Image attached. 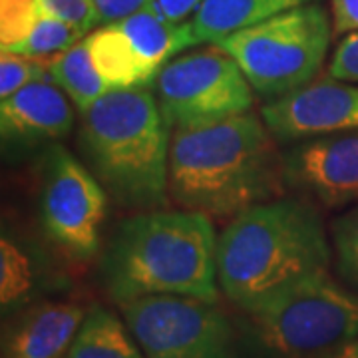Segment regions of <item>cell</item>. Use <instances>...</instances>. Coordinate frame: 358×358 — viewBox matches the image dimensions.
Returning <instances> with one entry per match:
<instances>
[{"label": "cell", "instance_id": "28", "mask_svg": "<svg viewBox=\"0 0 358 358\" xmlns=\"http://www.w3.org/2000/svg\"><path fill=\"white\" fill-rule=\"evenodd\" d=\"M322 358H358V336L345 343L343 346H338L333 352L324 355Z\"/></svg>", "mask_w": 358, "mask_h": 358}, {"label": "cell", "instance_id": "20", "mask_svg": "<svg viewBox=\"0 0 358 358\" xmlns=\"http://www.w3.org/2000/svg\"><path fill=\"white\" fill-rule=\"evenodd\" d=\"M50 80V60L26 58L13 52L0 56V98H8L28 84Z\"/></svg>", "mask_w": 358, "mask_h": 358}, {"label": "cell", "instance_id": "10", "mask_svg": "<svg viewBox=\"0 0 358 358\" xmlns=\"http://www.w3.org/2000/svg\"><path fill=\"white\" fill-rule=\"evenodd\" d=\"M261 115L275 140L282 143H301L357 131L358 84L322 78L282 98L271 100Z\"/></svg>", "mask_w": 358, "mask_h": 358}, {"label": "cell", "instance_id": "11", "mask_svg": "<svg viewBox=\"0 0 358 358\" xmlns=\"http://www.w3.org/2000/svg\"><path fill=\"white\" fill-rule=\"evenodd\" d=\"M285 162V181L327 207L358 201V129L293 145Z\"/></svg>", "mask_w": 358, "mask_h": 358}, {"label": "cell", "instance_id": "8", "mask_svg": "<svg viewBox=\"0 0 358 358\" xmlns=\"http://www.w3.org/2000/svg\"><path fill=\"white\" fill-rule=\"evenodd\" d=\"M145 358H239L229 317L195 296L155 294L120 305Z\"/></svg>", "mask_w": 358, "mask_h": 358}, {"label": "cell", "instance_id": "15", "mask_svg": "<svg viewBox=\"0 0 358 358\" xmlns=\"http://www.w3.org/2000/svg\"><path fill=\"white\" fill-rule=\"evenodd\" d=\"M84 42L88 46L92 62L110 90L148 88L155 84V78L143 68L126 36L114 22L92 30Z\"/></svg>", "mask_w": 358, "mask_h": 358}, {"label": "cell", "instance_id": "19", "mask_svg": "<svg viewBox=\"0 0 358 358\" xmlns=\"http://www.w3.org/2000/svg\"><path fill=\"white\" fill-rule=\"evenodd\" d=\"M86 36L74 28V26L66 24L62 20L50 18L46 14H40L36 24L32 26V30L28 32L22 42H18L10 50L13 54H20L26 58H40V60H52L56 56H60L62 52L70 50L72 46H76L80 40Z\"/></svg>", "mask_w": 358, "mask_h": 358}, {"label": "cell", "instance_id": "4", "mask_svg": "<svg viewBox=\"0 0 358 358\" xmlns=\"http://www.w3.org/2000/svg\"><path fill=\"white\" fill-rule=\"evenodd\" d=\"M169 140L150 90H112L82 114L80 143L92 173L131 209L164 207L169 192Z\"/></svg>", "mask_w": 358, "mask_h": 358}, {"label": "cell", "instance_id": "9", "mask_svg": "<svg viewBox=\"0 0 358 358\" xmlns=\"http://www.w3.org/2000/svg\"><path fill=\"white\" fill-rule=\"evenodd\" d=\"M106 207L100 179L66 148H50L42 167L40 221L52 241L78 259L94 257Z\"/></svg>", "mask_w": 358, "mask_h": 358}, {"label": "cell", "instance_id": "1", "mask_svg": "<svg viewBox=\"0 0 358 358\" xmlns=\"http://www.w3.org/2000/svg\"><path fill=\"white\" fill-rule=\"evenodd\" d=\"M285 162L265 120L243 114L171 131L169 193L187 211L235 217L285 189Z\"/></svg>", "mask_w": 358, "mask_h": 358}, {"label": "cell", "instance_id": "24", "mask_svg": "<svg viewBox=\"0 0 358 358\" xmlns=\"http://www.w3.org/2000/svg\"><path fill=\"white\" fill-rule=\"evenodd\" d=\"M329 74L334 80L358 84V32L341 40L331 58Z\"/></svg>", "mask_w": 358, "mask_h": 358}, {"label": "cell", "instance_id": "26", "mask_svg": "<svg viewBox=\"0 0 358 358\" xmlns=\"http://www.w3.org/2000/svg\"><path fill=\"white\" fill-rule=\"evenodd\" d=\"M331 18L336 36L358 32V0H331Z\"/></svg>", "mask_w": 358, "mask_h": 358}, {"label": "cell", "instance_id": "14", "mask_svg": "<svg viewBox=\"0 0 358 358\" xmlns=\"http://www.w3.org/2000/svg\"><path fill=\"white\" fill-rule=\"evenodd\" d=\"M319 0H205L192 20L197 42L217 44L233 32Z\"/></svg>", "mask_w": 358, "mask_h": 358}, {"label": "cell", "instance_id": "3", "mask_svg": "<svg viewBox=\"0 0 358 358\" xmlns=\"http://www.w3.org/2000/svg\"><path fill=\"white\" fill-rule=\"evenodd\" d=\"M102 277L117 305L155 294L217 303V237L211 217L187 209H152L122 221L106 249Z\"/></svg>", "mask_w": 358, "mask_h": 358}, {"label": "cell", "instance_id": "12", "mask_svg": "<svg viewBox=\"0 0 358 358\" xmlns=\"http://www.w3.org/2000/svg\"><path fill=\"white\" fill-rule=\"evenodd\" d=\"M88 310L72 301H42L18 313L2 334V358H62Z\"/></svg>", "mask_w": 358, "mask_h": 358}, {"label": "cell", "instance_id": "2", "mask_svg": "<svg viewBox=\"0 0 358 358\" xmlns=\"http://www.w3.org/2000/svg\"><path fill=\"white\" fill-rule=\"evenodd\" d=\"M331 245L319 209L277 197L235 215L217 237V281L241 310L263 305L294 282L327 273Z\"/></svg>", "mask_w": 358, "mask_h": 358}, {"label": "cell", "instance_id": "22", "mask_svg": "<svg viewBox=\"0 0 358 358\" xmlns=\"http://www.w3.org/2000/svg\"><path fill=\"white\" fill-rule=\"evenodd\" d=\"M333 243L338 273L358 287V207L334 221Z\"/></svg>", "mask_w": 358, "mask_h": 358}, {"label": "cell", "instance_id": "13", "mask_svg": "<svg viewBox=\"0 0 358 358\" xmlns=\"http://www.w3.org/2000/svg\"><path fill=\"white\" fill-rule=\"evenodd\" d=\"M72 126V102L52 80L28 84L0 103V128L8 141L32 145L62 140Z\"/></svg>", "mask_w": 358, "mask_h": 358}, {"label": "cell", "instance_id": "6", "mask_svg": "<svg viewBox=\"0 0 358 358\" xmlns=\"http://www.w3.org/2000/svg\"><path fill=\"white\" fill-rule=\"evenodd\" d=\"M333 32L327 8L310 2L241 28L215 46L237 62L257 94L277 100L319 76Z\"/></svg>", "mask_w": 358, "mask_h": 358}, {"label": "cell", "instance_id": "23", "mask_svg": "<svg viewBox=\"0 0 358 358\" xmlns=\"http://www.w3.org/2000/svg\"><path fill=\"white\" fill-rule=\"evenodd\" d=\"M36 4L40 13L74 26L84 36H88L92 30H96V26L102 24L94 0H36Z\"/></svg>", "mask_w": 358, "mask_h": 358}, {"label": "cell", "instance_id": "17", "mask_svg": "<svg viewBox=\"0 0 358 358\" xmlns=\"http://www.w3.org/2000/svg\"><path fill=\"white\" fill-rule=\"evenodd\" d=\"M50 80L70 98L80 114L90 110L103 94L112 92L92 62L88 46L80 40L76 46L50 60Z\"/></svg>", "mask_w": 358, "mask_h": 358}, {"label": "cell", "instance_id": "7", "mask_svg": "<svg viewBox=\"0 0 358 358\" xmlns=\"http://www.w3.org/2000/svg\"><path fill=\"white\" fill-rule=\"evenodd\" d=\"M154 86L169 131L249 114L253 106V88L243 70L219 46L173 58Z\"/></svg>", "mask_w": 358, "mask_h": 358}, {"label": "cell", "instance_id": "21", "mask_svg": "<svg viewBox=\"0 0 358 358\" xmlns=\"http://www.w3.org/2000/svg\"><path fill=\"white\" fill-rule=\"evenodd\" d=\"M36 0H0V46L10 50L28 36L40 18Z\"/></svg>", "mask_w": 358, "mask_h": 358}, {"label": "cell", "instance_id": "27", "mask_svg": "<svg viewBox=\"0 0 358 358\" xmlns=\"http://www.w3.org/2000/svg\"><path fill=\"white\" fill-rule=\"evenodd\" d=\"M205 0H155L157 13L171 22H183L189 14H195Z\"/></svg>", "mask_w": 358, "mask_h": 358}, {"label": "cell", "instance_id": "16", "mask_svg": "<svg viewBox=\"0 0 358 358\" xmlns=\"http://www.w3.org/2000/svg\"><path fill=\"white\" fill-rule=\"evenodd\" d=\"M68 358H145L128 324L103 307L90 308Z\"/></svg>", "mask_w": 358, "mask_h": 358}, {"label": "cell", "instance_id": "18", "mask_svg": "<svg viewBox=\"0 0 358 358\" xmlns=\"http://www.w3.org/2000/svg\"><path fill=\"white\" fill-rule=\"evenodd\" d=\"M36 271L30 255L8 235L0 241V303L2 310L22 305L34 289Z\"/></svg>", "mask_w": 358, "mask_h": 358}, {"label": "cell", "instance_id": "25", "mask_svg": "<svg viewBox=\"0 0 358 358\" xmlns=\"http://www.w3.org/2000/svg\"><path fill=\"white\" fill-rule=\"evenodd\" d=\"M94 2L98 6L102 24H112L152 6L155 0H94Z\"/></svg>", "mask_w": 358, "mask_h": 358}, {"label": "cell", "instance_id": "5", "mask_svg": "<svg viewBox=\"0 0 358 358\" xmlns=\"http://www.w3.org/2000/svg\"><path fill=\"white\" fill-rule=\"evenodd\" d=\"M245 338L263 358H322L358 336V294L319 273L243 310Z\"/></svg>", "mask_w": 358, "mask_h": 358}]
</instances>
